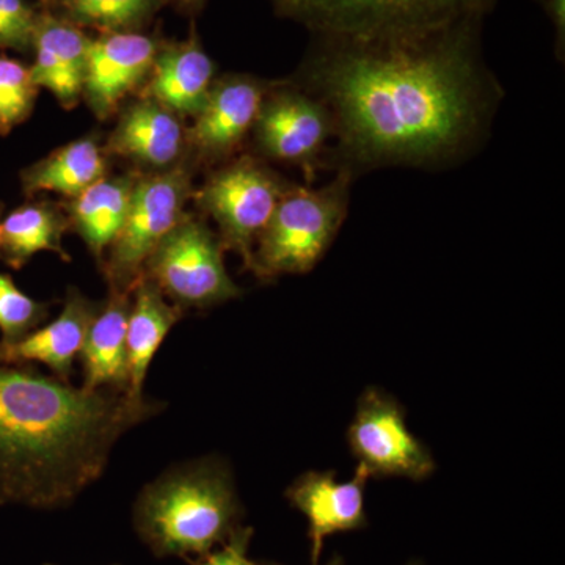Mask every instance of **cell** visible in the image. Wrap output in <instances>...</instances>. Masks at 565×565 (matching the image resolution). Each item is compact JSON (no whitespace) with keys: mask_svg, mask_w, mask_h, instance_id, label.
<instances>
[{"mask_svg":"<svg viewBox=\"0 0 565 565\" xmlns=\"http://www.w3.org/2000/svg\"><path fill=\"white\" fill-rule=\"evenodd\" d=\"M484 20L373 39L313 36L292 79L332 115L322 170L448 169L490 136L503 88L484 61Z\"/></svg>","mask_w":565,"mask_h":565,"instance_id":"obj_1","label":"cell"},{"mask_svg":"<svg viewBox=\"0 0 565 565\" xmlns=\"http://www.w3.org/2000/svg\"><path fill=\"white\" fill-rule=\"evenodd\" d=\"M128 393L87 392L0 359V505L66 508L95 484L122 435L163 411Z\"/></svg>","mask_w":565,"mask_h":565,"instance_id":"obj_2","label":"cell"},{"mask_svg":"<svg viewBox=\"0 0 565 565\" xmlns=\"http://www.w3.org/2000/svg\"><path fill=\"white\" fill-rule=\"evenodd\" d=\"M243 514L228 465L206 457L170 468L145 486L132 526L154 556L200 559L243 526Z\"/></svg>","mask_w":565,"mask_h":565,"instance_id":"obj_3","label":"cell"},{"mask_svg":"<svg viewBox=\"0 0 565 565\" xmlns=\"http://www.w3.org/2000/svg\"><path fill=\"white\" fill-rule=\"evenodd\" d=\"M355 178L334 173L322 188L292 184L256 243L253 274L262 280L307 274L321 262L348 217Z\"/></svg>","mask_w":565,"mask_h":565,"instance_id":"obj_4","label":"cell"},{"mask_svg":"<svg viewBox=\"0 0 565 565\" xmlns=\"http://www.w3.org/2000/svg\"><path fill=\"white\" fill-rule=\"evenodd\" d=\"M286 20L302 24L311 36L373 39L444 28L481 18L498 0H270Z\"/></svg>","mask_w":565,"mask_h":565,"instance_id":"obj_5","label":"cell"},{"mask_svg":"<svg viewBox=\"0 0 565 565\" xmlns=\"http://www.w3.org/2000/svg\"><path fill=\"white\" fill-rule=\"evenodd\" d=\"M291 185L258 156L237 154L217 166L193 196L203 214L217 223L225 252H236L253 273L256 243Z\"/></svg>","mask_w":565,"mask_h":565,"instance_id":"obj_6","label":"cell"},{"mask_svg":"<svg viewBox=\"0 0 565 565\" xmlns=\"http://www.w3.org/2000/svg\"><path fill=\"white\" fill-rule=\"evenodd\" d=\"M192 163L184 159L173 169L137 180L128 217L103 262L110 289L132 292L152 252L180 223L193 195Z\"/></svg>","mask_w":565,"mask_h":565,"instance_id":"obj_7","label":"cell"},{"mask_svg":"<svg viewBox=\"0 0 565 565\" xmlns=\"http://www.w3.org/2000/svg\"><path fill=\"white\" fill-rule=\"evenodd\" d=\"M223 253L207 223L184 214L152 252L143 275L182 311L215 307L241 296L239 286L226 273Z\"/></svg>","mask_w":565,"mask_h":565,"instance_id":"obj_8","label":"cell"},{"mask_svg":"<svg viewBox=\"0 0 565 565\" xmlns=\"http://www.w3.org/2000/svg\"><path fill=\"white\" fill-rule=\"evenodd\" d=\"M250 136L255 156L297 167L311 185L333 141L332 115L321 99L296 82H274Z\"/></svg>","mask_w":565,"mask_h":565,"instance_id":"obj_9","label":"cell"},{"mask_svg":"<svg viewBox=\"0 0 565 565\" xmlns=\"http://www.w3.org/2000/svg\"><path fill=\"white\" fill-rule=\"evenodd\" d=\"M348 438L353 457L370 478L423 481L435 471L434 457L408 429L399 403L381 390H366L360 397Z\"/></svg>","mask_w":565,"mask_h":565,"instance_id":"obj_10","label":"cell"},{"mask_svg":"<svg viewBox=\"0 0 565 565\" xmlns=\"http://www.w3.org/2000/svg\"><path fill=\"white\" fill-rule=\"evenodd\" d=\"M274 82L248 74H226L212 84L202 110L185 129L193 163L222 166L236 158L258 118Z\"/></svg>","mask_w":565,"mask_h":565,"instance_id":"obj_11","label":"cell"},{"mask_svg":"<svg viewBox=\"0 0 565 565\" xmlns=\"http://www.w3.org/2000/svg\"><path fill=\"white\" fill-rule=\"evenodd\" d=\"M159 44L139 32L104 33L92 40L82 98L107 120L129 93L150 76Z\"/></svg>","mask_w":565,"mask_h":565,"instance_id":"obj_12","label":"cell"},{"mask_svg":"<svg viewBox=\"0 0 565 565\" xmlns=\"http://www.w3.org/2000/svg\"><path fill=\"white\" fill-rule=\"evenodd\" d=\"M367 479L370 476L362 467H356L355 476L349 482H338L333 471H310L289 487L286 498L292 508L302 512L308 522L313 565H318L321 559L327 537L366 526L364 487Z\"/></svg>","mask_w":565,"mask_h":565,"instance_id":"obj_13","label":"cell"},{"mask_svg":"<svg viewBox=\"0 0 565 565\" xmlns=\"http://www.w3.org/2000/svg\"><path fill=\"white\" fill-rule=\"evenodd\" d=\"M107 151L152 172H166L188 158V137L174 111L143 98L122 110Z\"/></svg>","mask_w":565,"mask_h":565,"instance_id":"obj_14","label":"cell"},{"mask_svg":"<svg viewBox=\"0 0 565 565\" xmlns=\"http://www.w3.org/2000/svg\"><path fill=\"white\" fill-rule=\"evenodd\" d=\"M90 43L77 25L63 18L39 14L32 43L33 84L51 92L65 109H73L81 102Z\"/></svg>","mask_w":565,"mask_h":565,"instance_id":"obj_15","label":"cell"},{"mask_svg":"<svg viewBox=\"0 0 565 565\" xmlns=\"http://www.w3.org/2000/svg\"><path fill=\"white\" fill-rule=\"evenodd\" d=\"M99 308V305L93 303L77 289H68L58 318L25 334L17 343H0V359L7 362L46 364L52 375L70 382L74 359L79 355Z\"/></svg>","mask_w":565,"mask_h":565,"instance_id":"obj_16","label":"cell"},{"mask_svg":"<svg viewBox=\"0 0 565 565\" xmlns=\"http://www.w3.org/2000/svg\"><path fill=\"white\" fill-rule=\"evenodd\" d=\"M215 81V65L195 33L182 43L159 47L143 98L162 104L178 117H195Z\"/></svg>","mask_w":565,"mask_h":565,"instance_id":"obj_17","label":"cell"},{"mask_svg":"<svg viewBox=\"0 0 565 565\" xmlns=\"http://www.w3.org/2000/svg\"><path fill=\"white\" fill-rule=\"evenodd\" d=\"M132 292L110 289L109 299L93 319L81 359L87 392L126 393L129 381L128 321Z\"/></svg>","mask_w":565,"mask_h":565,"instance_id":"obj_18","label":"cell"},{"mask_svg":"<svg viewBox=\"0 0 565 565\" xmlns=\"http://www.w3.org/2000/svg\"><path fill=\"white\" fill-rule=\"evenodd\" d=\"M182 313L184 311L170 303L150 278L141 275L132 289L128 321L129 381L126 393L132 397H143L145 379L152 359Z\"/></svg>","mask_w":565,"mask_h":565,"instance_id":"obj_19","label":"cell"},{"mask_svg":"<svg viewBox=\"0 0 565 565\" xmlns=\"http://www.w3.org/2000/svg\"><path fill=\"white\" fill-rule=\"evenodd\" d=\"M137 180L139 177L132 173L106 177L71 200L70 225L98 263L103 264L104 253L109 250L125 225Z\"/></svg>","mask_w":565,"mask_h":565,"instance_id":"obj_20","label":"cell"},{"mask_svg":"<svg viewBox=\"0 0 565 565\" xmlns=\"http://www.w3.org/2000/svg\"><path fill=\"white\" fill-rule=\"evenodd\" d=\"M107 177V159L95 137L74 140L28 167L21 173L22 191L61 193L73 200Z\"/></svg>","mask_w":565,"mask_h":565,"instance_id":"obj_21","label":"cell"},{"mask_svg":"<svg viewBox=\"0 0 565 565\" xmlns=\"http://www.w3.org/2000/svg\"><path fill=\"white\" fill-rule=\"evenodd\" d=\"M68 226V214L57 204H22L0 221V259L13 269H21L40 252L57 253L63 262H71L62 245Z\"/></svg>","mask_w":565,"mask_h":565,"instance_id":"obj_22","label":"cell"},{"mask_svg":"<svg viewBox=\"0 0 565 565\" xmlns=\"http://www.w3.org/2000/svg\"><path fill=\"white\" fill-rule=\"evenodd\" d=\"M63 20L103 33L136 32L169 0H55Z\"/></svg>","mask_w":565,"mask_h":565,"instance_id":"obj_23","label":"cell"},{"mask_svg":"<svg viewBox=\"0 0 565 565\" xmlns=\"http://www.w3.org/2000/svg\"><path fill=\"white\" fill-rule=\"evenodd\" d=\"M39 90L31 66L0 55V136H7L31 117Z\"/></svg>","mask_w":565,"mask_h":565,"instance_id":"obj_24","label":"cell"},{"mask_svg":"<svg viewBox=\"0 0 565 565\" xmlns=\"http://www.w3.org/2000/svg\"><path fill=\"white\" fill-rule=\"evenodd\" d=\"M50 316L46 303L36 302L18 288L13 278L0 274V343L11 344L39 329Z\"/></svg>","mask_w":565,"mask_h":565,"instance_id":"obj_25","label":"cell"},{"mask_svg":"<svg viewBox=\"0 0 565 565\" xmlns=\"http://www.w3.org/2000/svg\"><path fill=\"white\" fill-rule=\"evenodd\" d=\"M39 14L24 0H0V47H32Z\"/></svg>","mask_w":565,"mask_h":565,"instance_id":"obj_26","label":"cell"},{"mask_svg":"<svg viewBox=\"0 0 565 565\" xmlns=\"http://www.w3.org/2000/svg\"><path fill=\"white\" fill-rule=\"evenodd\" d=\"M252 534V527L241 526L221 550H214L210 555L200 557L193 565H253L247 555Z\"/></svg>","mask_w":565,"mask_h":565,"instance_id":"obj_27","label":"cell"},{"mask_svg":"<svg viewBox=\"0 0 565 565\" xmlns=\"http://www.w3.org/2000/svg\"><path fill=\"white\" fill-rule=\"evenodd\" d=\"M537 2L541 3L542 9L545 10L546 17H548L553 25H555L556 51L557 54H559L561 51V61H563L565 46L564 0H537Z\"/></svg>","mask_w":565,"mask_h":565,"instance_id":"obj_28","label":"cell"},{"mask_svg":"<svg viewBox=\"0 0 565 565\" xmlns=\"http://www.w3.org/2000/svg\"><path fill=\"white\" fill-rule=\"evenodd\" d=\"M253 565H278V564H258V563H253ZM326 565H344L343 564V561H341V557H333V559H330L329 563H327Z\"/></svg>","mask_w":565,"mask_h":565,"instance_id":"obj_29","label":"cell"},{"mask_svg":"<svg viewBox=\"0 0 565 565\" xmlns=\"http://www.w3.org/2000/svg\"><path fill=\"white\" fill-rule=\"evenodd\" d=\"M182 2L188 3V6H199V3H203L204 0H182Z\"/></svg>","mask_w":565,"mask_h":565,"instance_id":"obj_30","label":"cell"},{"mask_svg":"<svg viewBox=\"0 0 565 565\" xmlns=\"http://www.w3.org/2000/svg\"><path fill=\"white\" fill-rule=\"evenodd\" d=\"M3 204L0 203V217H2Z\"/></svg>","mask_w":565,"mask_h":565,"instance_id":"obj_31","label":"cell"},{"mask_svg":"<svg viewBox=\"0 0 565 565\" xmlns=\"http://www.w3.org/2000/svg\"><path fill=\"white\" fill-rule=\"evenodd\" d=\"M40 2L50 3V2H52V0H40Z\"/></svg>","mask_w":565,"mask_h":565,"instance_id":"obj_32","label":"cell"},{"mask_svg":"<svg viewBox=\"0 0 565 565\" xmlns=\"http://www.w3.org/2000/svg\"><path fill=\"white\" fill-rule=\"evenodd\" d=\"M44 565H57V564H44Z\"/></svg>","mask_w":565,"mask_h":565,"instance_id":"obj_33","label":"cell"},{"mask_svg":"<svg viewBox=\"0 0 565 565\" xmlns=\"http://www.w3.org/2000/svg\"><path fill=\"white\" fill-rule=\"evenodd\" d=\"M408 565H419V564L414 563V564H408Z\"/></svg>","mask_w":565,"mask_h":565,"instance_id":"obj_34","label":"cell"}]
</instances>
